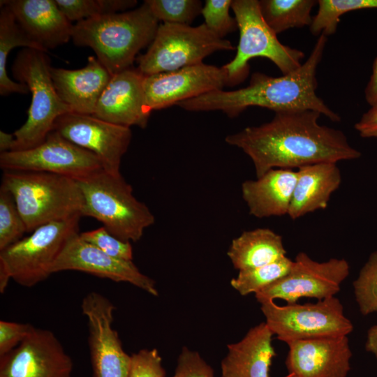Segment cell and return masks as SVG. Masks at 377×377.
I'll return each mask as SVG.
<instances>
[{
  "instance_id": "1",
  "label": "cell",
  "mask_w": 377,
  "mask_h": 377,
  "mask_svg": "<svg viewBox=\"0 0 377 377\" xmlns=\"http://www.w3.org/2000/svg\"><path fill=\"white\" fill-rule=\"evenodd\" d=\"M320 115L311 110L275 112L270 121L246 127L225 140L251 158L256 177L275 168L359 158L361 152L341 131L318 123Z\"/></svg>"
},
{
  "instance_id": "2",
  "label": "cell",
  "mask_w": 377,
  "mask_h": 377,
  "mask_svg": "<svg viewBox=\"0 0 377 377\" xmlns=\"http://www.w3.org/2000/svg\"><path fill=\"white\" fill-rule=\"evenodd\" d=\"M327 37L320 35L306 61L295 71L273 77L262 73L252 74L249 84L237 90H216L177 104L193 112L220 110L234 118L249 107L265 108L274 112L311 110L332 121L340 116L317 96V68L321 61Z\"/></svg>"
},
{
  "instance_id": "3",
  "label": "cell",
  "mask_w": 377,
  "mask_h": 377,
  "mask_svg": "<svg viewBox=\"0 0 377 377\" xmlns=\"http://www.w3.org/2000/svg\"><path fill=\"white\" fill-rule=\"evenodd\" d=\"M158 25L144 1L132 10L76 22L72 40L77 46L91 47L112 76L131 68L138 53L153 41Z\"/></svg>"
},
{
  "instance_id": "4",
  "label": "cell",
  "mask_w": 377,
  "mask_h": 377,
  "mask_svg": "<svg viewBox=\"0 0 377 377\" xmlns=\"http://www.w3.org/2000/svg\"><path fill=\"white\" fill-rule=\"evenodd\" d=\"M1 185L13 195L27 232L80 216L83 196L76 179L34 171L4 170Z\"/></svg>"
},
{
  "instance_id": "5",
  "label": "cell",
  "mask_w": 377,
  "mask_h": 377,
  "mask_svg": "<svg viewBox=\"0 0 377 377\" xmlns=\"http://www.w3.org/2000/svg\"><path fill=\"white\" fill-rule=\"evenodd\" d=\"M76 181L83 196L82 216L96 219L116 237L137 242L155 223L154 215L134 196L121 174L102 169Z\"/></svg>"
},
{
  "instance_id": "6",
  "label": "cell",
  "mask_w": 377,
  "mask_h": 377,
  "mask_svg": "<svg viewBox=\"0 0 377 377\" xmlns=\"http://www.w3.org/2000/svg\"><path fill=\"white\" fill-rule=\"evenodd\" d=\"M50 68L46 52L31 48L20 51L13 63V75L28 87L31 102L26 122L13 133L15 141L11 151L29 149L40 145L52 131L55 120L72 112L54 88Z\"/></svg>"
},
{
  "instance_id": "7",
  "label": "cell",
  "mask_w": 377,
  "mask_h": 377,
  "mask_svg": "<svg viewBox=\"0 0 377 377\" xmlns=\"http://www.w3.org/2000/svg\"><path fill=\"white\" fill-rule=\"evenodd\" d=\"M80 217L44 224L0 251V292L4 293L10 279L32 287L47 279L68 239L78 232Z\"/></svg>"
},
{
  "instance_id": "8",
  "label": "cell",
  "mask_w": 377,
  "mask_h": 377,
  "mask_svg": "<svg viewBox=\"0 0 377 377\" xmlns=\"http://www.w3.org/2000/svg\"><path fill=\"white\" fill-rule=\"evenodd\" d=\"M231 8L239 31V40L234 59L223 66L228 85L242 82L249 75V61L264 57L272 61L283 75L297 70L304 53L282 44L265 22L258 0H233Z\"/></svg>"
},
{
  "instance_id": "9",
  "label": "cell",
  "mask_w": 377,
  "mask_h": 377,
  "mask_svg": "<svg viewBox=\"0 0 377 377\" xmlns=\"http://www.w3.org/2000/svg\"><path fill=\"white\" fill-rule=\"evenodd\" d=\"M232 50L228 40L216 36L205 23L197 27L162 23L147 52L135 61L140 72L150 75L201 64L216 51Z\"/></svg>"
},
{
  "instance_id": "10",
  "label": "cell",
  "mask_w": 377,
  "mask_h": 377,
  "mask_svg": "<svg viewBox=\"0 0 377 377\" xmlns=\"http://www.w3.org/2000/svg\"><path fill=\"white\" fill-rule=\"evenodd\" d=\"M266 324L276 338L286 343L297 340L348 336L353 330L343 306L336 297L316 303L277 305L274 301L261 304Z\"/></svg>"
},
{
  "instance_id": "11",
  "label": "cell",
  "mask_w": 377,
  "mask_h": 377,
  "mask_svg": "<svg viewBox=\"0 0 377 377\" xmlns=\"http://www.w3.org/2000/svg\"><path fill=\"white\" fill-rule=\"evenodd\" d=\"M349 272V264L343 258L318 262L300 252L290 272L257 292L255 297L260 304L275 299L283 300L287 304L296 303L303 297L325 300L335 297Z\"/></svg>"
},
{
  "instance_id": "12",
  "label": "cell",
  "mask_w": 377,
  "mask_h": 377,
  "mask_svg": "<svg viewBox=\"0 0 377 377\" xmlns=\"http://www.w3.org/2000/svg\"><path fill=\"white\" fill-rule=\"evenodd\" d=\"M4 170L44 172L78 179L103 169L94 153L52 131L45 140L31 149L1 153Z\"/></svg>"
},
{
  "instance_id": "13",
  "label": "cell",
  "mask_w": 377,
  "mask_h": 377,
  "mask_svg": "<svg viewBox=\"0 0 377 377\" xmlns=\"http://www.w3.org/2000/svg\"><path fill=\"white\" fill-rule=\"evenodd\" d=\"M112 302L92 291L82 299L81 310L87 320L89 347L94 377H128L131 356L123 349L113 328Z\"/></svg>"
},
{
  "instance_id": "14",
  "label": "cell",
  "mask_w": 377,
  "mask_h": 377,
  "mask_svg": "<svg viewBox=\"0 0 377 377\" xmlns=\"http://www.w3.org/2000/svg\"><path fill=\"white\" fill-rule=\"evenodd\" d=\"M52 130L94 153L101 160L104 170L114 175L121 174V159L132 139L130 128L93 115L70 112L55 120Z\"/></svg>"
},
{
  "instance_id": "15",
  "label": "cell",
  "mask_w": 377,
  "mask_h": 377,
  "mask_svg": "<svg viewBox=\"0 0 377 377\" xmlns=\"http://www.w3.org/2000/svg\"><path fill=\"white\" fill-rule=\"evenodd\" d=\"M227 84V73L223 66L204 63L145 75L143 80L145 102L150 111L221 90Z\"/></svg>"
},
{
  "instance_id": "16",
  "label": "cell",
  "mask_w": 377,
  "mask_h": 377,
  "mask_svg": "<svg viewBox=\"0 0 377 377\" xmlns=\"http://www.w3.org/2000/svg\"><path fill=\"white\" fill-rule=\"evenodd\" d=\"M73 361L50 330L33 327L15 348L0 357V377H71Z\"/></svg>"
},
{
  "instance_id": "17",
  "label": "cell",
  "mask_w": 377,
  "mask_h": 377,
  "mask_svg": "<svg viewBox=\"0 0 377 377\" xmlns=\"http://www.w3.org/2000/svg\"><path fill=\"white\" fill-rule=\"evenodd\" d=\"M67 270L86 272L116 282H128L154 295L155 281L142 273L133 260L112 257L84 241L77 232L66 243L52 268V273Z\"/></svg>"
},
{
  "instance_id": "18",
  "label": "cell",
  "mask_w": 377,
  "mask_h": 377,
  "mask_svg": "<svg viewBox=\"0 0 377 377\" xmlns=\"http://www.w3.org/2000/svg\"><path fill=\"white\" fill-rule=\"evenodd\" d=\"M289 377H347L352 351L348 336L301 339L286 343Z\"/></svg>"
},
{
  "instance_id": "19",
  "label": "cell",
  "mask_w": 377,
  "mask_h": 377,
  "mask_svg": "<svg viewBox=\"0 0 377 377\" xmlns=\"http://www.w3.org/2000/svg\"><path fill=\"white\" fill-rule=\"evenodd\" d=\"M144 77L138 68L132 67L112 75L93 116L128 128L136 126L145 128L151 111L145 102Z\"/></svg>"
},
{
  "instance_id": "20",
  "label": "cell",
  "mask_w": 377,
  "mask_h": 377,
  "mask_svg": "<svg viewBox=\"0 0 377 377\" xmlns=\"http://www.w3.org/2000/svg\"><path fill=\"white\" fill-rule=\"evenodd\" d=\"M17 22L47 52L72 39L74 25L57 6L55 0H1Z\"/></svg>"
},
{
  "instance_id": "21",
  "label": "cell",
  "mask_w": 377,
  "mask_h": 377,
  "mask_svg": "<svg viewBox=\"0 0 377 377\" xmlns=\"http://www.w3.org/2000/svg\"><path fill=\"white\" fill-rule=\"evenodd\" d=\"M54 88L73 112L93 115L98 101L112 75L94 56L84 67L68 70L50 68Z\"/></svg>"
},
{
  "instance_id": "22",
  "label": "cell",
  "mask_w": 377,
  "mask_h": 377,
  "mask_svg": "<svg viewBox=\"0 0 377 377\" xmlns=\"http://www.w3.org/2000/svg\"><path fill=\"white\" fill-rule=\"evenodd\" d=\"M296 179V170L275 168L243 182L242 196L249 214L259 219L288 215Z\"/></svg>"
},
{
  "instance_id": "23",
  "label": "cell",
  "mask_w": 377,
  "mask_h": 377,
  "mask_svg": "<svg viewBox=\"0 0 377 377\" xmlns=\"http://www.w3.org/2000/svg\"><path fill=\"white\" fill-rule=\"evenodd\" d=\"M273 335L266 323H261L239 341L228 344V353L221 364V377H269L276 355Z\"/></svg>"
},
{
  "instance_id": "24",
  "label": "cell",
  "mask_w": 377,
  "mask_h": 377,
  "mask_svg": "<svg viewBox=\"0 0 377 377\" xmlns=\"http://www.w3.org/2000/svg\"><path fill=\"white\" fill-rule=\"evenodd\" d=\"M288 216L295 220L327 207L332 194L341 183L336 163L324 162L300 167Z\"/></svg>"
},
{
  "instance_id": "25",
  "label": "cell",
  "mask_w": 377,
  "mask_h": 377,
  "mask_svg": "<svg viewBox=\"0 0 377 377\" xmlns=\"http://www.w3.org/2000/svg\"><path fill=\"white\" fill-rule=\"evenodd\" d=\"M239 271L261 267L286 256L281 235L267 228L242 232L233 239L227 252Z\"/></svg>"
},
{
  "instance_id": "26",
  "label": "cell",
  "mask_w": 377,
  "mask_h": 377,
  "mask_svg": "<svg viewBox=\"0 0 377 377\" xmlns=\"http://www.w3.org/2000/svg\"><path fill=\"white\" fill-rule=\"evenodd\" d=\"M24 47L47 52L33 40L17 22L12 11L5 6L0 10V94L7 96L13 93L27 94V85L11 80L6 71L8 54L12 49Z\"/></svg>"
},
{
  "instance_id": "27",
  "label": "cell",
  "mask_w": 377,
  "mask_h": 377,
  "mask_svg": "<svg viewBox=\"0 0 377 377\" xmlns=\"http://www.w3.org/2000/svg\"><path fill=\"white\" fill-rule=\"evenodd\" d=\"M316 3L314 0H260L259 7L266 24L278 34L290 28L310 27L311 11Z\"/></svg>"
},
{
  "instance_id": "28",
  "label": "cell",
  "mask_w": 377,
  "mask_h": 377,
  "mask_svg": "<svg viewBox=\"0 0 377 377\" xmlns=\"http://www.w3.org/2000/svg\"><path fill=\"white\" fill-rule=\"evenodd\" d=\"M318 9L309 27L315 36L336 32L340 17L353 10L377 8V0H318Z\"/></svg>"
},
{
  "instance_id": "29",
  "label": "cell",
  "mask_w": 377,
  "mask_h": 377,
  "mask_svg": "<svg viewBox=\"0 0 377 377\" xmlns=\"http://www.w3.org/2000/svg\"><path fill=\"white\" fill-rule=\"evenodd\" d=\"M293 264V260L286 256L261 267L239 271L237 276L231 279L230 285L241 295L256 294L286 276L291 269Z\"/></svg>"
},
{
  "instance_id": "30",
  "label": "cell",
  "mask_w": 377,
  "mask_h": 377,
  "mask_svg": "<svg viewBox=\"0 0 377 377\" xmlns=\"http://www.w3.org/2000/svg\"><path fill=\"white\" fill-rule=\"evenodd\" d=\"M70 22H77L91 17L126 12L134 8L136 0H55Z\"/></svg>"
},
{
  "instance_id": "31",
  "label": "cell",
  "mask_w": 377,
  "mask_h": 377,
  "mask_svg": "<svg viewBox=\"0 0 377 377\" xmlns=\"http://www.w3.org/2000/svg\"><path fill=\"white\" fill-rule=\"evenodd\" d=\"M27 232L11 193L0 187V251L21 239Z\"/></svg>"
},
{
  "instance_id": "32",
  "label": "cell",
  "mask_w": 377,
  "mask_h": 377,
  "mask_svg": "<svg viewBox=\"0 0 377 377\" xmlns=\"http://www.w3.org/2000/svg\"><path fill=\"white\" fill-rule=\"evenodd\" d=\"M154 16L163 23L190 25L201 13L198 0H145Z\"/></svg>"
},
{
  "instance_id": "33",
  "label": "cell",
  "mask_w": 377,
  "mask_h": 377,
  "mask_svg": "<svg viewBox=\"0 0 377 377\" xmlns=\"http://www.w3.org/2000/svg\"><path fill=\"white\" fill-rule=\"evenodd\" d=\"M354 294L360 313H377V251L369 256L353 281Z\"/></svg>"
},
{
  "instance_id": "34",
  "label": "cell",
  "mask_w": 377,
  "mask_h": 377,
  "mask_svg": "<svg viewBox=\"0 0 377 377\" xmlns=\"http://www.w3.org/2000/svg\"><path fill=\"white\" fill-rule=\"evenodd\" d=\"M232 0H207L201 14L209 29L220 38L238 29L235 17L230 15Z\"/></svg>"
},
{
  "instance_id": "35",
  "label": "cell",
  "mask_w": 377,
  "mask_h": 377,
  "mask_svg": "<svg viewBox=\"0 0 377 377\" xmlns=\"http://www.w3.org/2000/svg\"><path fill=\"white\" fill-rule=\"evenodd\" d=\"M80 236L84 241L93 244L112 257L125 260H133V248L131 242L116 237L104 226L81 232Z\"/></svg>"
},
{
  "instance_id": "36",
  "label": "cell",
  "mask_w": 377,
  "mask_h": 377,
  "mask_svg": "<svg viewBox=\"0 0 377 377\" xmlns=\"http://www.w3.org/2000/svg\"><path fill=\"white\" fill-rule=\"evenodd\" d=\"M128 377H165L162 358L158 350L143 349L133 354Z\"/></svg>"
},
{
  "instance_id": "37",
  "label": "cell",
  "mask_w": 377,
  "mask_h": 377,
  "mask_svg": "<svg viewBox=\"0 0 377 377\" xmlns=\"http://www.w3.org/2000/svg\"><path fill=\"white\" fill-rule=\"evenodd\" d=\"M173 377H214V371L198 352L184 347Z\"/></svg>"
},
{
  "instance_id": "38",
  "label": "cell",
  "mask_w": 377,
  "mask_h": 377,
  "mask_svg": "<svg viewBox=\"0 0 377 377\" xmlns=\"http://www.w3.org/2000/svg\"><path fill=\"white\" fill-rule=\"evenodd\" d=\"M34 326L1 320L0 321V357L18 346L29 334Z\"/></svg>"
},
{
  "instance_id": "39",
  "label": "cell",
  "mask_w": 377,
  "mask_h": 377,
  "mask_svg": "<svg viewBox=\"0 0 377 377\" xmlns=\"http://www.w3.org/2000/svg\"><path fill=\"white\" fill-rule=\"evenodd\" d=\"M355 128L362 138H377V106L371 107L364 113Z\"/></svg>"
},
{
  "instance_id": "40",
  "label": "cell",
  "mask_w": 377,
  "mask_h": 377,
  "mask_svg": "<svg viewBox=\"0 0 377 377\" xmlns=\"http://www.w3.org/2000/svg\"><path fill=\"white\" fill-rule=\"evenodd\" d=\"M365 99L371 107L377 106V57L372 66V73L364 90Z\"/></svg>"
},
{
  "instance_id": "41",
  "label": "cell",
  "mask_w": 377,
  "mask_h": 377,
  "mask_svg": "<svg viewBox=\"0 0 377 377\" xmlns=\"http://www.w3.org/2000/svg\"><path fill=\"white\" fill-rule=\"evenodd\" d=\"M365 348L377 359V324L371 327L367 332Z\"/></svg>"
},
{
  "instance_id": "42",
  "label": "cell",
  "mask_w": 377,
  "mask_h": 377,
  "mask_svg": "<svg viewBox=\"0 0 377 377\" xmlns=\"http://www.w3.org/2000/svg\"><path fill=\"white\" fill-rule=\"evenodd\" d=\"M15 141L13 134L0 131V151L1 153L10 151L13 149Z\"/></svg>"
}]
</instances>
